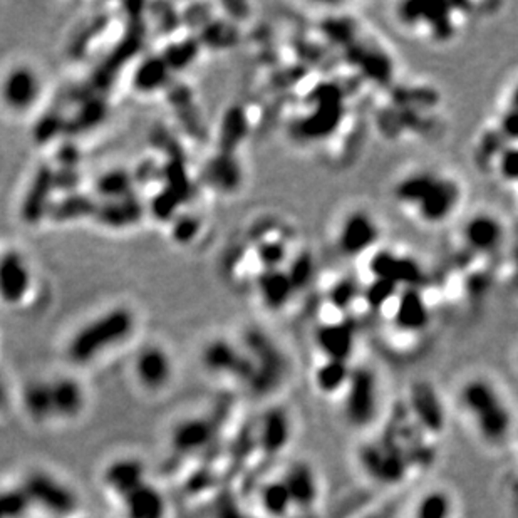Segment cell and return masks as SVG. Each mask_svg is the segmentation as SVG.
Returning a JSON list of instances; mask_svg holds the SVG:
<instances>
[{
	"label": "cell",
	"instance_id": "23",
	"mask_svg": "<svg viewBox=\"0 0 518 518\" xmlns=\"http://www.w3.org/2000/svg\"><path fill=\"white\" fill-rule=\"evenodd\" d=\"M144 481V465L136 458L116 460L104 472V483L121 498L136 490Z\"/></svg>",
	"mask_w": 518,
	"mask_h": 518
},
{
	"label": "cell",
	"instance_id": "9",
	"mask_svg": "<svg viewBox=\"0 0 518 518\" xmlns=\"http://www.w3.org/2000/svg\"><path fill=\"white\" fill-rule=\"evenodd\" d=\"M460 185L451 178L438 177L426 195L421 198L416 205L421 220L428 224H440L447 220L458 205L460 200Z\"/></svg>",
	"mask_w": 518,
	"mask_h": 518
},
{
	"label": "cell",
	"instance_id": "42",
	"mask_svg": "<svg viewBox=\"0 0 518 518\" xmlns=\"http://www.w3.org/2000/svg\"><path fill=\"white\" fill-rule=\"evenodd\" d=\"M399 287L394 285L391 282L379 281L374 279L367 287H366L363 297H365L367 306L373 310H381L388 302H391L396 295L399 294Z\"/></svg>",
	"mask_w": 518,
	"mask_h": 518
},
{
	"label": "cell",
	"instance_id": "43",
	"mask_svg": "<svg viewBox=\"0 0 518 518\" xmlns=\"http://www.w3.org/2000/svg\"><path fill=\"white\" fill-rule=\"evenodd\" d=\"M29 506L30 504L22 489L0 491V518H22Z\"/></svg>",
	"mask_w": 518,
	"mask_h": 518
},
{
	"label": "cell",
	"instance_id": "28",
	"mask_svg": "<svg viewBox=\"0 0 518 518\" xmlns=\"http://www.w3.org/2000/svg\"><path fill=\"white\" fill-rule=\"evenodd\" d=\"M53 411L61 418H76L85 407V391L78 381L70 378L56 379L49 382Z\"/></svg>",
	"mask_w": 518,
	"mask_h": 518
},
{
	"label": "cell",
	"instance_id": "38",
	"mask_svg": "<svg viewBox=\"0 0 518 518\" xmlns=\"http://www.w3.org/2000/svg\"><path fill=\"white\" fill-rule=\"evenodd\" d=\"M106 114V104L104 101L98 98L87 99L85 106L74 116L72 121H68L64 125V131L68 133H79L91 127H98L99 123L104 119Z\"/></svg>",
	"mask_w": 518,
	"mask_h": 518
},
{
	"label": "cell",
	"instance_id": "5",
	"mask_svg": "<svg viewBox=\"0 0 518 518\" xmlns=\"http://www.w3.org/2000/svg\"><path fill=\"white\" fill-rule=\"evenodd\" d=\"M346 416L354 426H366L376 416L378 386L374 374L365 369H350L346 384Z\"/></svg>",
	"mask_w": 518,
	"mask_h": 518
},
{
	"label": "cell",
	"instance_id": "54",
	"mask_svg": "<svg viewBox=\"0 0 518 518\" xmlns=\"http://www.w3.org/2000/svg\"><path fill=\"white\" fill-rule=\"evenodd\" d=\"M215 517L217 518H251L243 514V510L235 504V500L230 495H222L215 506Z\"/></svg>",
	"mask_w": 518,
	"mask_h": 518
},
{
	"label": "cell",
	"instance_id": "6",
	"mask_svg": "<svg viewBox=\"0 0 518 518\" xmlns=\"http://www.w3.org/2000/svg\"><path fill=\"white\" fill-rule=\"evenodd\" d=\"M369 272L379 281L391 282L398 287H415L418 289L424 281L421 266L411 257L398 255L390 251L374 253L369 260Z\"/></svg>",
	"mask_w": 518,
	"mask_h": 518
},
{
	"label": "cell",
	"instance_id": "17",
	"mask_svg": "<svg viewBox=\"0 0 518 518\" xmlns=\"http://www.w3.org/2000/svg\"><path fill=\"white\" fill-rule=\"evenodd\" d=\"M291 434L292 430L287 413L281 407H274L268 409L262 418L259 428V445L267 456H275L289 445Z\"/></svg>",
	"mask_w": 518,
	"mask_h": 518
},
{
	"label": "cell",
	"instance_id": "39",
	"mask_svg": "<svg viewBox=\"0 0 518 518\" xmlns=\"http://www.w3.org/2000/svg\"><path fill=\"white\" fill-rule=\"evenodd\" d=\"M198 39H185L180 43L171 44L165 49L161 59L165 61L169 70H185L198 56Z\"/></svg>",
	"mask_w": 518,
	"mask_h": 518
},
{
	"label": "cell",
	"instance_id": "56",
	"mask_svg": "<svg viewBox=\"0 0 518 518\" xmlns=\"http://www.w3.org/2000/svg\"><path fill=\"white\" fill-rule=\"evenodd\" d=\"M61 161H64V165L68 169H74V165L78 163V150L74 146H66L64 150H61Z\"/></svg>",
	"mask_w": 518,
	"mask_h": 518
},
{
	"label": "cell",
	"instance_id": "1",
	"mask_svg": "<svg viewBox=\"0 0 518 518\" xmlns=\"http://www.w3.org/2000/svg\"><path fill=\"white\" fill-rule=\"evenodd\" d=\"M133 325L135 319L129 310L112 308L70 339L68 354L74 363L86 365L108 348L125 341L131 334Z\"/></svg>",
	"mask_w": 518,
	"mask_h": 518
},
{
	"label": "cell",
	"instance_id": "48",
	"mask_svg": "<svg viewBox=\"0 0 518 518\" xmlns=\"http://www.w3.org/2000/svg\"><path fill=\"white\" fill-rule=\"evenodd\" d=\"M230 41H234V32L226 24L210 22L207 28H201V43L213 47H225Z\"/></svg>",
	"mask_w": 518,
	"mask_h": 518
},
{
	"label": "cell",
	"instance_id": "13",
	"mask_svg": "<svg viewBox=\"0 0 518 518\" xmlns=\"http://www.w3.org/2000/svg\"><path fill=\"white\" fill-rule=\"evenodd\" d=\"M218 423L215 418H190L175 428L171 434V445L175 453L188 456L195 451L207 448L218 433Z\"/></svg>",
	"mask_w": 518,
	"mask_h": 518
},
{
	"label": "cell",
	"instance_id": "26",
	"mask_svg": "<svg viewBox=\"0 0 518 518\" xmlns=\"http://www.w3.org/2000/svg\"><path fill=\"white\" fill-rule=\"evenodd\" d=\"M205 182L213 186L218 192H234L242 182V169L235 160V154L218 153L209 160L207 167L203 169Z\"/></svg>",
	"mask_w": 518,
	"mask_h": 518
},
{
	"label": "cell",
	"instance_id": "4",
	"mask_svg": "<svg viewBox=\"0 0 518 518\" xmlns=\"http://www.w3.org/2000/svg\"><path fill=\"white\" fill-rule=\"evenodd\" d=\"M21 489L26 493L29 504L39 505L45 512L57 517L70 515L78 505L76 495L70 489L61 483L54 476L43 472L29 475Z\"/></svg>",
	"mask_w": 518,
	"mask_h": 518
},
{
	"label": "cell",
	"instance_id": "33",
	"mask_svg": "<svg viewBox=\"0 0 518 518\" xmlns=\"http://www.w3.org/2000/svg\"><path fill=\"white\" fill-rule=\"evenodd\" d=\"M24 407L34 421L49 420L53 411V398L49 382H32L24 391Z\"/></svg>",
	"mask_w": 518,
	"mask_h": 518
},
{
	"label": "cell",
	"instance_id": "19",
	"mask_svg": "<svg viewBox=\"0 0 518 518\" xmlns=\"http://www.w3.org/2000/svg\"><path fill=\"white\" fill-rule=\"evenodd\" d=\"M136 376L148 390H160L171 376V361L169 354L160 348H144L136 358Z\"/></svg>",
	"mask_w": 518,
	"mask_h": 518
},
{
	"label": "cell",
	"instance_id": "55",
	"mask_svg": "<svg viewBox=\"0 0 518 518\" xmlns=\"http://www.w3.org/2000/svg\"><path fill=\"white\" fill-rule=\"evenodd\" d=\"M502 133L505 140H515L518 135V119L517 112L515 110H512L510 112H506L504 118H502V127L498 129Z\"/></svg>",
	"mask_w": 518,
	"mask_h": 518
},
{
	"label": "cell",
	"instance_id": "15",
	"mask_svg": "<svg viewBox=\"0 0 518 518\" xmlns=\"http://www.w3.org/2000/svg\"><path fill=\"white\" fill-rule=\"evenodd\" d=\"M30 287V274L24 259L17 252L0 257V299L5 304H19Z\"/></svg>",
	"mask_w": 518,
	"mask_h": 518
},
{
	"label": "cell",
	"instance_id": "18",
	"mask_svg": "<svg viewBox=\"0 0 518 518\" xmlns=\"http://www.w3.org/2000/svg\"><path fill=\"white\" fill-rule=\"evenodd\" d=\"M465 240L475 252H493L504 242V226L495 217L480 213L465 226Z\"/></svg>",
	"mask_w": 518,
	"mask_h": 518
},
{
	"label": "cell",
	"instance_id": "22",
	"mask_svg": "<svg viewBox=\"0 0 518 518\" xmlns=\"http://www.w3.org/2000/svg\"><path fill=\"white\" fill-rule=\"evenodd\" d=\"M127 518H165L167 504L161 491L144 481L136 490L123 497Z\"/></svg>",
	"mask_w": 518,
	"mask_h": 518
},
{
	"label": "cell",
	"instance_id": "50",
	"mask_svg": "<svg viewBox=\"0 0 518 518\" xmlns=\"http://www.w3.org/2000/svg\"><path fill=\"white\" fill-rule=\"evenodd\" d=\"M198 230H200L198 218L185 213L180 215L173 225V238L180 243H190L198 235Z\"/></svg>",
	"mask_w": 518,
	"mask_h": 518
},
{
	"label": "cell",
	"instance_id": "29",
	"mask_svg": "<svg viewBox=\"0 0 518 518\" xmlns=\"http://www.w3.org/2000/svg\"><path fill=\"white\" fill-rule=\"evenodd\" d=\"M257 287L264 304L274 310L284 308L295 292L289 275L282 268L264 270L257 281Z\"/></svg>",
	"mask_w": 518,
	"mask_h": 518
},
{
	"label": "cell",
	"instance_id": "7",
	"mask_svg": "<svg viewBox=\"0 0 518 518\" xmlns=\"http://www.w3.org/2000/svg\"><path fill=\"white\" fill-rule=\"evenodd\" d=\"M366 472L382 483H396L407 473V460L394 443H371L361 451Z\"/></svg>",
	"mask_w": 518,
	"mask_h": 518
},
{
	"label": "cell",
	"instance_id": "8",
	"mask_svg": "<svg viewBox=\"0 0 518 518\" xmlns=\"http://www.w3.org/2000/svg\"><path fill=\"white\" fill-rule=\"evenodd\" d=\"M203 365L211 373L232 374L234 378L247 381L251 384L253 366L251 358L232 346L226 341H213L203 350Z\"/></svg>",
	"mask_w": 518,
	"mask_h": 518
},
{
	"label": "cell",
	"instance_id": "27",
	"mask_svg": "<svg viewBox=\"0 0 518 518\" xmlns=\"http://www.w3.org/2000/svg\"><path fill=\"white\" fill-rule=\"evenodd\" d=\"M411 407L420 418L421 423L430 430V432H441L445 424V411L440 403L438 394L433 388L426 382H420L413 388L411 394Z\"/></svg>",
	"mask_w": 518,
	"mask_h": 518
},
{
	"label": "cell",
	"instance_id": "45",
	"mask_svg": "<svg viewBox=\"0 0 518 518\" xmlns=\"http://www.w3.org/2000/svg\"><path fill=\"white\" fill-rule=\"evenodd\" d=\"M182 203V200L165 186L158 195L154 196L153 201H152V211H153L154 218L167 222L175 217V213Z\"/></svg>",
	"mask_w": 518,
	"mask_h": 518
},
{
	"label": "cell",
	"instance_id": "40",
	"mask_svg": "<svg viewBox=\"0 0 518 518\" xmlns=\"http://www.w3.org/2000/svg\"><path fill=\"white\" fill-rule=\"evenodd\" d=\"M161 177L167 180V188L178 196L182 201L192 193L190 178L185 171L183 161H180L178 158H171L167 161V165L161 169Z\"/></svg>",
	"mask_w": 518,
	"mask_h": 518
},
{
	"label": "cell",
	"instance_id": "10",
	"mask_svg": "<svg viewBox=\"0 0 518 518\" xmlns=\"http://www.w3.org/2000/svg\"><path fill=\"white\" fill-rule=\"evenodd\" d=\"M143 44V28L140 21H131V26L127 29L125 37L118 43V45L111 51V54L106 57V61L99 66V70L93 74L91 85L96 89H106L110 87L114 79V76L123 70L131 57L140 51Z\"/></svg>",
	"mask_w": 518,
	"mask_h": 518
},
{
	"label": "cell",
	"instance_id": "52",
	"mask_svg": "<svg viewBox=\"0 0 518 518\" xmlns=\"http://www.w3.org/2000/svg\"><path fill=\"white\" fill-rule=\"evenodd\" d=\"M505 146H506V140L498 129H495L483 135V138L480 141V153L485 160H490L502 153Z\"/></svg>",
	"mask_w": 518,
	"mask_h": 518
},
{
	"label": "cell",
	"instance_id": "44",
	"mask_svg": "<svg viewBox=\"0 0 518 518\" xmlns=\"http://www.w3.org/2000/svg\"><path fill=\"white\" fill-rule=\"evenodd\" d=\"M257 259L264 266V270L281 268L282 264L287 260V249L282 243V240H262L257 247Z\"/></svg>",
	"mask_w": 518,
	"mask_h": 518
},
{
	"label": "cell",
	"instance_id": "11",
	"mask_svg": "<svg viewBox=\"0 0 518 518\" xmlns=\"http://www.w3.org/2000/svg\"><path fill=\"white\" fill-rule=\"evenodd\" d=\"M378 225L363 211H356L349 215L339 230V249L346 255H361L367 249H371L378 240Z\"/></svg>",
	"mask_w": 518,
	"mask_h": 518
},
{
	"label": "cell",
	"instance_id": "24",
	"mask_svg": "<svg viewBox=\"0 0 518 518\" xmlns=\"http://www.w3.org/2000/svg\"><path fill=\"white\" fill-rule=\"evenodd\" d=\"M99 224L123 228L140 222L143 217V203L135 195H127L118 200H108L95 211Z\"/></svg>",
	"mask_w": 518,
	"mask_h": 518
},
{
	"label": "cell",
	"instance_id": "12",
	"mask_svg": "<svg viewBox=\"0 0 518 518\" xmlns=\"http://www.w3.org/2000/svg\"><path fill=\"white\" fill-rule=\"evenodd\" d=\"M2 99L14 111L29 110L41 93V83L37 74L29 68H15L2 83Z\"/></svg>",
	"mask_w": 518,
	"mask_h": 518
},
{
	"label": "cell",
	"instance_id": "21",
	"mask_svg": "<svg viewBox=\"0 0 518 518\" xmlns=\"http://www.w3.org/2000/svg\"><path fill=\"white\" fill-rule=\"evenodd\" d=\"M342 118V103H319L312 114L297 125V133L302 140H321L336 129Z\"/></svg>",
	"mask_w": 518,
	"mask_h": 518
},
{
	"label": "cell",
	"instance_id": "30",
	"mask_svg": "<svg viewBox=\"0 0 518 518\" xmlns=\"http://www.w3.org/2000/svg\"><path fill=\"white\" fill-rule=\"evenodd\" d=\"M249 133V119L242 106H232L225 112L218 135V152L220 153L235 154L242 141L247 138Z\"/></svg>",
	"mask_w": 518,
	"mask_h": 518
},
{
	"label": "cell",
	"instance_id": "20",
	"mask_svg": "<svg viewBox=\"0 0 518 518\" xmlns=\"http://www.w3.org/2000/svg\"><path fill=\"white\" fill-rule=\"evenodd\" d=\"M316 341L319 349L327 356V359L344 361L348 363L352 350H354V329L348 323L323 324L317 329Z\"/></svg>",
	"mask_w": 518,
	"mask_h": 518
},
{
	"label": "cell",
	"instance_id": "25",
	"mask_svg": "<svg viewBox=\"0 0 518 518\" xmlns=\"http://www.w3.org/2000/svg\"><path fill=\"white\" fill-rule=\"evenodd\" d=\"M284 485L294 506L308 508L317 498V480L308 463H294L284 476Z\"/></svg>",
	"mask_w": 518,
	"mask_h": 518
},
{
	"label": "cell",
	"instance_id": "32",
	"mask_svg": "<svg viewBox=\"0 0 518 518\" xmlns=\"http://www.w3.org/2000/svg\"><path fill=\"white\" fill-rule=\"evenodd\" d=\"M169 70L161 57H148L135 72V87L141 93H153L169 81Z\"/></svg>",
	"mask_w": 518,
	"mask_h": 518
},
{
	"label": "cell",
	"instance_id": "35",
	"mask_svg": "<svg viewBox=\"0 0 518 518\" xmlns=\"http://www.w3.org/2000/svg\"><path fill=\"white\" fill-rule=\"evenodd\" d=\"M135 178L125 169H111L101 175L96 182V192L108 200H118L133 195Z\"/></svg>",
	"mask_w": 518,
	"mask_h": 518
},
{
	"label": "cell",
	"instance_id": "49",
	"mask_svg": "<svg viewBox=\"0 0 518 518\" xmlns=\"http://www.w3.org/2000/svg\"><path fill=\"white\" fill-rule=\"evenodd\" d=\"M64 119L61 116H57L54 112H47L41 121L37 123V127L34 129V138L39 143H45L51 141L56 136L59 131H64Z\"/></svg>",
	"mask_w": 518,
	"mask_h": 518
},
{
	"label": "cell",
	"instance_id": "3",
	"mask_svg": "<svg viewBox=\"0 0 518 518\" xmlns=\"http://www.w3.org/2000/svg\"><path fill=\"white\" fill-rule=\"evenodd\" d=\"M247 356L253 366V390L259 392L270 391L275 388L285 374V361L274 342L260 333H249L247 336Z\"/></svg>",
	"mask_w": 518,
	"mask_h": 518
},
{
	"label": "cell",
	"instance_id": "57",
	"mask_svg": "<svg viewBox=\"0 0 518 518\" xmlns=\"http://www.w3.org/2000/svg\"><path fill=\"white\" fill-rule=\"evenodd\" d=\"M5 403V386H4V382H2V379H0V407Z\"/></svg>",
	"mask_w": 518,
	"mask_h": 518
},
{
	"label": "cell",
	"instance_id": "41",
	"mask_svg": "<svg viewBox=\"0 0 518 518\" xmlns=\"http://www.w3.org/2000/svg\"><path fill=\"white\" fill-rule=\"evenodd\" d=\"M449 515L451 502L448 495L443 491H430L421 498L415 518H449Z\"/></svg>",
	"mask_w": 518,
	"mask_h": 518
},
{
	"label": "cell",
	"instance_id": "53",
	"mask_svg": "<svg viewBox=\"0 0 518 518\" xmlns=\"http://www.w3.org/2000/svg\"><path fill=\"white\" fill-rule=\"evenodd\" d=\"M106 24H108L106 19H96V21L89 26V29H86L85 32L81 34V37H79L78 41H74V44H72V49H70L72 56H83V53L87 49V44L91 43V39L96 37L101 30H104Z\"/></svg>",
	"mask_w": 518,
	"mask_h": 518
},
{
	"label": "cell",
	"instance_id": "16",
	"mask_svg": "<svg viewBox=\"0 0 518 518\" xmlns=\"http://www.w3.org/2000/svg\"><path fill=\"white\" fill-rule=\"evenodd\" d=\"M392 323L405 333H420L430 324V310L421 295L420 289L405 287L396 295V308Z\"/></svg>",
	"mask_w": 518,
	"mask_h": 518
},
{
	"label": "cell",
	"instance_id": "31",
	"mask_svg": "<svg viewBox=\"0 0 518 518\" xmlns=\"http://www.w3.org/2000/svg\"><path fill=\"white\" fill-rule=\"evenodd\" d=\"M98 203L86 195L66 196L64 200L53 203L49 207V217L56 222H70L86 217H95Z\"/></svg>",
	"mask_w": 518,
	"mask_h": 518
},
{
	"label": "cell",
	"instance_id": "46",
	"mask_svg": "<svg viewBox=\"0 0 518 518\" xmlns=\"http://www.w3.org/2000/svg\"><path fill=\"white\" fill-rule=\"evenodd\" d=\"M312 272H314V262H312V257L308 253H300L285 270L294 291H299V289L308 285L310 277H312Z\"/></svg>",
	"mask_w": 518,
	"mask_h": 518
},
{
	"label": "cell",
	"instance_id": "34",
	"mask_svg": "<svg viewBox=\"0 0 518 518\" xmlns=\"http://www.w3.org/2000/svg\"><path fill=\"white\" fill-rule=\"evenodd\" d=\"M438 178V175H433V173H415V175H409L405 180L396 185V198L401 201V203H407V205H418L421 201V198L426 195V192L432 188L434 180Z\"/></svg>",
	"mask_w": 518,
	"mask_h": 518
},
{
	"label": "cell",
	"instance_id": "2",
	"mask_svg": "<svg viewBox=\"0 0 518 518\" xmlns=\"http://www.w3.org/2000/svg\"><path fill=\"white\" fill-rule=\"evenodd\" d=\"M462 401L485 440L500 441L508 434L512 415L498 392L487 381H470L463 388Z\"/></svg>",
	"mask_w": 518,
	"mask_h": 518
},
{
	"label": "cell",
	"instance_id": "14",
	"mask_svg": "<svg viewBox=\"0 0 518 518\" xmlns=\"http://www.w3.org/2000/svg\"><path fill=\"white\" fill-rule=\"evenodd\" d=\"M56 188V171L51 167H41L24 196L21 217L29 225L41 222L51 207V193Z\"/></svg>",
	"mask_w": 518,
	"mask_h": 518
},
{
	"label": "cell",
	"instance_id": "37",
	"mask_svg": "<svg viewBox=\"0 0 518 518\" xmlns=\"http://www.w3.org/2000/svg\"><path fill=\"white\" fill-rule=\"evenodd\" d=\"M260 502L267 514L274 518L285 517L294 506L284 481H272L266 485L262 490Z\"/></svg>",
	"mask_w": 518,
	"mask_h": 518
},
{
	"label": "cell",
	"instance_id": "47",
	"mask_svg": "<svg viewBox=\"0 0 518 518\" xmlns=\"http://www.w3.org/2000/svg\"><path fill=\"white\" fill-rule=\"evenodd\" d=\"M358 295L359 292H358L356 284L346 279V281L337 282L336 285L331 289L329 300H331L333 308L346 310L352 306V302L358 299Z\"/></svg>",
	"mask_w": 518,
	"mask_h": 518
},
{
	"label": "cell",
	"instance_id": "51",
	"mask_svg": "<svg viewBox=\"0 0 518 518\" xmlns=\"http://www.w3.org/2000/svg\"><path fill=\"white\" fill-rule=\"evenodd\" d=\"M498 169H500V175L504 180H508V182L517 180V148L514 144L505 146L504 152L498 154Z\"/></svg>",
	"mask_w": 518,
	"mask_h": 518
},
{
	"label": "cell",
	"instance_id": "36",
	"mask_svg": "<svg viewBox=\"0 0 518 518\" xmlns=\"http://www.w3.org/2000/svg\"><path fill=\"white\" fill-rule=\"evenodd\" d=\"M350 367L344 361H334L327 359L325 365L317 369L316 374V384L323 392H337L339 390H344L349 379Z\"/></svg>",
	"mask_w": 518,
	"mask_h": 518
}]
</instances>
